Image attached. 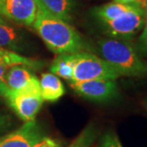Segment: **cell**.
Wrapping results in <instances>:
<instances>
[{"label": "cell", "mask_w": 147, "mask_h": 147, "mask_svg": "<svg viewBox=\"0 0 147 147\" xmlns=\"http://www.w3.org/2000/svg\"><path fill=\"white\" fill-rule=\"evenodd\" d=\"M143 31H142L141 36L138 40V45L139 49L142 53L147 54V16L145 22V26L143 27Z\"/></svg>", "instance_id": "obj_17"}, {"label": "cell", "mask_w": 147, "mask_h": 147, "mask_svg": "<svg viewBox=\"0 0 147 147\" xmlns=\"http://www.w3.org/2000/svg\"><path fill=\"white\" fill-rule=\"evenodd\" d=\"M96 130L93 126L86 127L69 147H91L96 138Z\"/></svg>", "instance_id": "obj_15"}, {"label": "cell", "mask_w": 147, "mask_h": 147, "mask_svg": "<svg viewBox=\"0 0 147 147\" xmlns=\"http://www.w3.org/2000/svg\"><path fill=\"white\" fill-rule=\"evenodd\" d=\"M21 37L16 30L0 14V47L6 50H19Z\"/></svg>", "instance_id": "obj_12"}, {"label": "cell", "mask_w": 147, "mask_h": 147, "mask_svg": "<svg viewBox=\"0 0 147 147\" xmlns=\"http://www.w3.org/2000/svg\"><path fill=\"white\" fill-rule=\"evenodd\" d=\"M35 3L53 16L67 22L71 20L73 0H35Z\"/></svg>", "instance_id": "obj_10"}, {"label": "cell", "mask_w": 147, "mask_h": 147, "mask_svg": "<svg viewBox=\"0 0 147 147\" xmlns=\"http://www.w3.org/2000/svg\"><path fill=\"white\" fill-rule=\"evenodd\" d=\"M7 90H8V88H3L0 87V95L4 96V94L7 92Z\"/></svg>", "instance_id": "obj_21"}, {"label": "cell", "mask_w": 147, "mask_h": 147, "mask_svg": "<svg viewBox=\"0 0 147 147\" xmlns=\"http://www.w3.org/2000/svg\"><path fill=\"white\" fill-rule=\"evenodd\" d=\"M146 1H147V0H146Z\"/></svg>", "instance_id": "obj_24"}, {"label": "cell", "mask_w": 147, "mask_h": 147, "mask_svg": "<svg viewBox=\"0 0 147 147\" xmlns=\"http://www.w3.org/2000/svg\"><path fill=\"white\" fill-rule=\"evenodd\" d=\"M43 137L36 121L25 122L19 128L0 137V147H33Z\"/></svg>", "instance_id": "obj_8"}, {"label": "cell", "mask_w": 147, "mask_h": 147, "mask_svg": "<svg viewBox=\"0 0 147 147\" xmlns=\"http://www.w3.org/2000/svg\"><path fill=\"white\" fill-rule=\"evenodd\" d=\"M120 74L101 57L88 52L75 53L73 77L69 82L105 79L116 80Z\"/></svg>", "instance_id": "obj_4"}, {"label": "cell", "mask_w": 147, "mask_h": 147, "mask_svg": "<svg viewBox=\"0 0 147 147\" xmlns=\"http://www.w3.org/2000/svg\"><path fill=\"white\" fill-rule=\"evenodd\" d=\"M36 6V16L33 26L51 51L60 55L88 50V44L80 34L67 21Z\"/></svg>", "instance_id": "obj_1"}, {"label": "cell", "mask_w": 147, "mask_h": 147, "mask_svg": "<svg viewBox=\"0 0 147 147\" xmlns=\"http://www.w3.org/2000/svg\"><path fill=\"white\" fill-rule=\"evenodd\" d=\"M114 2L119 3L128 4V5H137L136 0H114Z\"/></svg>", "instance_id": "obj_20"}, {"label": "cell", "mask_w": 147, "mask_h": 147, "mask_svg": "<svg viewBox=\"0 0 147 147\" xmlns=\"http://www.w3.org/2000/svg\"><path fill=\"white\" fill-rule=\"evenodd\" d=\"M41 96L43 100L56 101L65 93V88L61 79L54 74H42L39 80Z\"/></svg>", "instance_id": "obj_9"}, {"label": "cell", "mask_w": 147, "mask_h": 147, "mask_svg": "<svg viewBox=\"0 0 147 147\" xmlns=\"http://www.w3.org/2000/svg\"><path fill=\"white\" fill-rule=\"evenodd\" d=\"M71 88L79 96L96 102H108L119 96L115 80L96 79L69 82Z\"/></svg>", "instance_id": "obj_6"}, {"label": "cell", "mask_w": 147, "mask_h": 147, "mask_svg": "<svg viewBox=\"0 0 147 147\" xmlns=\"http://www.w3.org/2000/svg\"><path fill=\"white\" fill-rule=\"evenodd\" d=\"M97 147H123L116 133L107 131L100 137Z\"/></svg>", "instance_id": "obj_16"}, {"label": "cell", "mask_w": 147, "mask_h": 147, "mask_svg": "<svg viewBox=\"0 0 147 147\" xmlns=\"http://www.w3.org/2000/svg\"><path fill=\"white\" fill-rule=\"evenodd\" d=\"M135 6L137 5H128V4H123V3H119L114 2L95 7L93 9V13L94 16L101 23L115 19L119 16H120L121 14L131 10Z\"/></svg>", "instance_id": "obj_14"}, {"label": "cell", "mask_w": 147, "mask_h": 147, "mask_svg": "<svg viewBox=\"0 0 147 147\" xmlns=\"http://www.w3.org/2000/svg\"><path fill=\"white\" fill-rule=\"evenodd\" d=\"M100 57L106 61L120 76H147V62L126 41L102 38L97 42Z\"/></svg>", "instance_id": "obj_2"}, {"label": "cell", "mask_w": 147, "mask_h": 147, "mask_svg": "<svg viewBox=\"0 0 147 147\" xmlns=\"http://www.w3.org/2000/svg\"><path fill=\"white\" fill-rule=\"evenodd\" d=\"M75 62V53L60 54L53 61L50 67L51 72L57 76L71 81L73 77L74 65Z\"/></svg>", "instance_id": "obj_13"}, {"label": "cell", "mask_w": 147, "mask_h": 147, "mask_svg": "<svg viewBox=\"0 0 147 147\" xmlns=\"http://www.w3.org/2000/svg\"><path fill=\"white\" fill-rule=\"evenodd\" d=\"M3 96L16 115L25 122L34 120L44 101L41 96L39 80L35 75L23 88L8 89Z\"/></svg>", "instance_id": "obj_3"}, {"label": "cell", "mask_w": 147, "mask_h": 147, "mask_svg": "<svg viewBox=\"0 0 147 147\" xmlns=\"http://www.w3.org/2000/svg\"><path fill=\"white\" fill-rule=\"evenodd\" d=\"M144 104H145V107H146V109L147 110V100H145V103H144Z\"/></svg>", "instance_id": "obj_23"}, {"label": "cell", "mask_w": 147, "mask_h": 147, "mask_svg": "<svg viewBox=\"0 0 147 147\" xmlns=\"http://www.w3.org/2000/svg\"><path fill=\"white\" fill-rule=\"evenodd\" d=\"M58 142L52 138H49L47 137H43L33 147H53L57 145Z\"/></svg>", "instance_id": "obj_18"}, {"label": "cell", "mask_w": 147, "mask_h": 147, "mask_svg": "<svg viewBox=\"0 0 147 147\" xmlns=\"http://www.w3.org/2000/svg\"><path fill=\"white\" fill-rule=\"evenodd\" d=\"M5 52H6V49H3V48H1V47H0V56H2L3 53H5Z\"/></svg>", "instance_id": "obj_22"}, {"label": "cell", "mask_w": 147, "mask_h": 147, "mask_svg": "<svg viewBox=\"0 0 147 147\" xmlns=\"http://www.w3.org/2000/svg\"><path fill=\"white\" fill-rule=\"evenodd\" d=\"M10 123V118L7 115H0V131L3 130Z\"/></svg>", "instance_id": "obj_19"}, {"label": "cell", "mask_w": 147, "mask_h": 147, "mask_svg": "<svg viewBox=\"0 0 147 147\" xmlns=\"http://www.w3.org/2000/svg\"><path fill=\"white\" fill-rule=\"evenodd\" d=\"M30 68L25 65H14L7 69L5 84L9 90H18L23 88L34 76Z\"/></svg>", "instance_id": "obj_11"}, {"label": "cell", "mask_w": 147, "mask_h": 147, "mask_svg": "<svg viewBox=\"0 0 147 147\" xmlns=\"http://www.w3.org/2000/svg\"><path fill=\"white\" fill-rule=\"evenodd\" d=\"M36 12L35 0H0V14L20 25L33 26Z\"/></svg>", "instance_id": "obj_7"}, {"label": "cell", "mask_w": 147, "mask_h": 147, "mask_svg": "<svg viewBox=\"0 0 147 147\" xmlns=\"http://www.w3.org/2000/svg\"><path fill=\"white\" fill-rule=\"evenodd\" d=\"M146 12L138 6L109 21L101 22L105 33L112 38L127 41L131 39L145 26Z\"/></svg>", "instance_id": "obj_5"}]
</instances>
